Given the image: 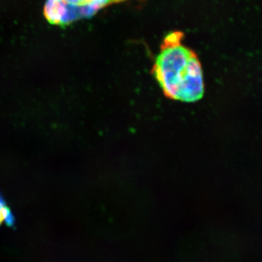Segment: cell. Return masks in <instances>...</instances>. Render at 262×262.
Instances as JSON below:
<instances>
[{
	"instance_id": "6da1fadb",
	"label": "cell",
	"mask_w": 262,
	"mask_h": 262,
	"mask_svg": "<svg viewBox=\"0 0 262 262\" xmlns=\"http://www.w3.org/2000/svg\"><path fill=\"white\" fill-rule=\"evenodd\" d=\"M184 34L170 32L164 38L152 74L167 98L194 103L205 93L203 68L196 53L183 44Z\"/></svg>"
},
{
	"instance_id": "277c9868",
	"label": "cell",
	"mask_w": 262,
	"mask_h": 262,
	"mask_svg": "<svg viewBox=\"0 0 262 262\" xmlns=\"http://www.w3.org/2000/svg\"><path fill=\"white\" fill-rule=\"evenodd\" d=\"M14 223V217L10 208L7 206L4 200L0 195V226L5 225L8 227H13Z\"/></svg>"
},
{
	"instance_id": "7a4b0ae2",
	"label": "cell",
	"mask_w": 262,
	"mask_h": 262,
	"mask_svg": "<svg viewBox=\"0 0 262 262\" xmlns=\"http://www.w3.org/2000/svg\"><path fill=\"white\" fill-rule=\"evenodd\" d=\"M127 1L131 0H46L43 13L48 23L66 27L91 18L106 7Z\"/></svg>"
},
{
	"instance_id": "3957f363",
	"label": "cell",
	"mask_w": 262,
	"mask_h": 262,
	"mask_svg": "<svg viewBox=\"0 0 262 262\" xmlns=\"http://www.w3.org/2000/svg\"><path fill=\"white\" fill-rule=\"evenodd\" d=\"M223 239L211 234H199L183 253L182 262H233V253Z\"/></svg>"
}]
</instances>
